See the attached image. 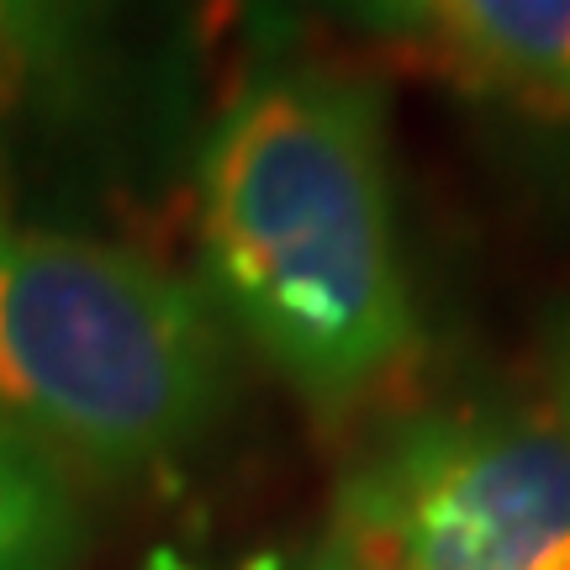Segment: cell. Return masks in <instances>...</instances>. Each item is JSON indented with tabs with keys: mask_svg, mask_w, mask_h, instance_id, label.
<instances>
[{
	"mask_svg": "<svg viewBox=\"0 0 570 570\" xmlns=\"http://www.w3.org/2000/svg\"><path fill=\"white\" fill-rule=\"evenodd\" d=\"M212 302L317 412L381 402L423 348L391 212L386 106L348 75L244 90L202 154Z\"/></svg>",
	"mask_w": 570,
	"mask_h": 570,
	"instance_id": "cell-1",
	"label": "cell"
},
{
	"mask_svg": "<svg viewBox=\"0 0 570 570\" xmlns=\"http://www.w3.org/2000/svg\"><path fill=\"white\" fill-rule=\"evenodd\" d=\"M227 402L223 323L132 248L0 223V423L111 481L175 465Z\"/></svg>",
	"mask_w": 570,
	"mask_h": 570,
	"instance_id": "cell-2",
	"label": "cell"
},
{
	"mask_svg": "<svg viewBox=\"0 0 570 570\" xmlns=\"http://www.w3.org/2000/svg\"><path fill=\"white\" fill-rule=\"evenodd\" d=\"M333 523L391 570H570V428L554 402L423 417L348 475Z\"/></svg>",
	"mask_w": 570,
	"mask_h": 570,
	"instance_id": "cell-3",
	"label": "cell"
},
{
	"mask_svg": "<svg viewBox=\"0 0 570 570\" xmlns=\"http://www.w3.org/2000/svg\"><path fill=\"white\" fill-rule=\"evenodd\" d=\"M423 38L460 80L570 122V0H428Z\"/></svg>",
	"mask_w": 570,
	"mask_h": 570,
	"instance_id": "cell-4",
	"label": "cell"
},
{
	"mask_svg": "<svg viewBox=\"0 0 570 570\" xmlns=\"http://www.w3.org/2000/svg\"><path fill=\"white\" fill-rule=\"evenodd\" d=\"M127 0H0V117H53L90 96Z\"/></svg>",
	"mask_w": 570,
	"mask_h": 570,
	"instance_id": "cell-5",
	"label": "cell"
},
{
	"mask_svg": "<svg viewBox=\"0 0 570 570\" xmlns=\"http://www.w3.org/2000/svg\"><path fill=\"white\" fill-rule=\"evenodd\" d=\"M80 554V502L63 465L0 423V570H69Z\"/></svg>",
	"mask_w": 570,
	"mask_h": 570,
	"instance_id": "cell-6",
	"label": "cell"
},
{
	"mask_svg": "<svg viewBox=\"0 0 570 570\" xmlns=\"http://www.w3.org/2000/svg\"><path fill=\"white\" fill-rule=\"evenodd\" d=\"M269 570H391V566H381L348 529L327 523V533L317 544H306L296 560H281V566H269Z\"/></svg>",
	"mask_w": 570,
	"mask_h": 570,
	"instance_id": "cell-7",
	"label": "cell"
},
{
	"mask_svg": "<svg viewBox=\"0 0 570 570\" xmlns=\"http://www.w3.org/2000/svg\"><path fill=\"white\" fill-rule=\"evenodd\" d=\"M344 6L386 38H423L428 32V0H344Z\"/></svg>",
	"mask_w": 570,
	"mask_h": 570,
	"instance_id": "cell-8",
	"label": "cell"
},
{
	"mask_svg": "<svg viewBox=\"0 0 570 570\" xmlns=\"http://www.w3.org/2000/svg\"><path fill=\"white\" fill-rule=\"evenodd\" d=\"M554 407H560V417H566V428H570V344H566V354H560V391H554Z\"/></svg>",
	"mask_w": 570,
	"mask_h": 570,
	"instance_id": "cell-9",
	"label": "cell"
}]
</instances>
